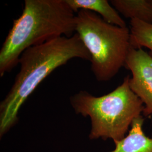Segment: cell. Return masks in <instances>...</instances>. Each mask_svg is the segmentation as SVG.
<instances>
[{
    "instance_id": "obj_1",
    "label": "cell",
    "mask_w": 152,
    "mask_h": 152,
    "mask_svg": "<svg viewBox=\"0 0 152 152\" xmlns=\"http://www.w3.org/2000/svg\"><path fill=\"white\" fill-rule=\"evenodd\" d=\"M75 58L91 61V56L79 36H62L34 46L21 55L20 71L0 104V137L16 125L22 105L53 71Z\"/></svg>"
},
{
    "instance_id": "obj_2",
    "label": "cell",
    "mask_w": 152,
    "mask_h": 152,
    "mask_svg": "<svg viewBox=\"0 0 152 152\" xmlns=\"http://www.w3.org/2000/svg\"><path fill=\"white\" fill-rule=\"evenodd\" d=\"M76 15L66 0H25L0 50V76L19 64L27 49L76 33Z\"/></svg>"
},
{
    "instance_id": "obj_3",
    "label": "cell",
    "mask_w": 152,
    "mask_h": 152,
    "mask_svg": "<svg viewBox=\"0 0 152 152\" xmlns=\"http://www.w3.org/2000/svg\"><path fill=\"white\" fill-rule=\"evenodd\" d=\"M130 78L125 77L120 86L101 96L82 90L70 97L76 114L90 118V139L120 141L126 136L134 120L142 114L144 105L131 90Z\"/></svg>"
},
{
    "instance_id": "obj_4",
    "label": "cell",
    "mask_w": 152,
    "mask_h": 152,
    "mask_svg": "<svg viewBox=\"0 0 152 152\" xmlns=\"http://www.w3.org/2000/svg\"><path fill=\"white\" fill-rule=\"evenodd\" d=\"M76 33L91 56V69L96 80L108 81L125 66L131 48L130 31L105 21L94 12L76 13Z\"/></svg>"
},
{
    "instance_id": "obj_5",
    "label": "cell",
    "mask_w": 152,
    "mask_h": 152,
    "mask_svg": "<svg viewBox=\"0 0 152 152\" xmlns=\"http://www.w3.org/2000/svg\"><path fill=\"white\" fill-rule=\"evenodd\" d=\"M132 77L129 80L131 90L144 105L142 115H152V57L141 48L131 46L125 63Z\"/></svg>"
},
{
    "instance_id": "obj_6",
    "label": "cell",
    "mask_w": 152,
    "mask_h": 152,
    "mask_svg": "<svg viewBox=\"0 0 152 152\" xmlns=\"http://www.w3.org/2000/svg\"><path fill=\"white\" fill-rule=\"evenodd\" d=\"M144 118H136L131 126L129 134L115 143V148L108 152H152V136L145 135L142 129Z\"/></svg>"
},
{
    "instance_id": "obj_7",
    "label": "cell",
    "mask_w": 152,
    "mask_h": 152,
    "mask_svg": "<svg viewBox=\"0 0 152 152\" xmlns=\"http://www.w3.org/2000/svg\"><path fill=\"white\" fill-rule=\"evenodd\" d=\"M75 13L81 10L92 11L105 21L121 27H127L120 13L107 0H66Z\"/></svg>"
},
{
    "instance_id": "obj_8",
    "label": "cell",
    "mask_w": 152,
    "mask_h": 152,
    "mask_svg": "<svg viewBox=\"0 0 152 152\" xmlns=\"http://www.w3.org/2000/svg\"><path fill=\"white\" fill-rule=\"evenodd\" d=\"M110 4L125 18L152 24V0H112Z\"/></svg>"
},
{
    "instance_id": "obj_9",
    "label": "cell",
    "mask_w": 152,
    "mask_h": 152,
    "mask_svg": "<svg viewBox=\"0 0 152 152\" xmlns=\"http://www.w3.org/2000/svg\"><path fill=\"white\" fill-rule=\"evenodd\" d=\"M131 46L135 49L142 47L150 50L152 57V24L137 19H130Z\"/></svg>"
}]
</instances>
